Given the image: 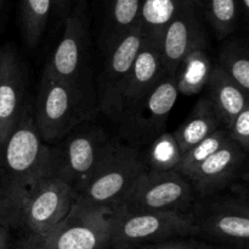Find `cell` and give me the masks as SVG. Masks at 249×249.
<instances>
[{"instance_id":"35","label":"cell","mask_w":249,"mask_h":249,"mask_svg":"<svg viewBox=\"0 0 249 249\" xmlns=\"http://www.w3.org/2000/svg\"><path fill=\"white\" fill-rule=\"evenodd\" d=\"M1 2H2V0H0V6H1Z\"/></svg>"},{"instance_id":"34","label":"cell","mask_w":249,"mask_h":249,"mask_svg":"<svg viewBox=\"0 0 249 249\" xmlns=\"http://www.w3.org/2000/svg\"><path fill=\"white\" fill-rule=\"evenodd\" d=\"M192 1H194V4L198 7V0H192Z\"/></svg>"},{"instance_id":"24","label":"cell","mask_w":249,"mask_h":249,"mask_svg":"<svg viewBox=\"0 0 249 249\" xmlns=\"http://www.w3.org/2000/svg\"><path fill=\"white\" fill-rule=\"evenodd\" d=\"M218 38H226L237 27L241 7L238 0H198Z\"/></svg>"},{"instance_id":"15","label":"cell","mask_w":249,"mask_h":249,"mask_svg":"<svg viewBox=\"0 0 249 249\" xmlns=\"http://www.w3.org/2000/svg\"><path fill=\"white\" fill-rule=\"evenodd\" d=\"M26 76L16 51L0 49V141L6 139L21 119L27 104Z\"/></svg>"},{"instance_id":"7","label":"cell","mask_w":249,"mask_h":249,"mask_svg":"<svg viewBox=\"0 0 249 249\" xmlns=\"http://www.w3.org/2000/svg\"><path fill=\"white\" fill-rule=\"evenodd\" d=\"M195 192L189 180L175 170H145L114 209L125 211H189ZM112 209V210H114Z\"/></svg>"},{"instance_id":"3","label":"cell","mask_w":249,"mask_h":249,"mask_svg":"<svg viewBox=\"0 0 249 249\" xmlns=\"http://www.w3.org/2000/svg\"><path fill=\"white\" fill-rule=\"evenodd\" d=\"M146 170L138 148L117 142L84 185L74 192V202L114 209L134 181Z\"/></svg>"},{"instance_id":"37","label":"cell","mask_w":249,"mask_h":249,"mask_svg":"<svg viewBox=\"0 0 249 249\" xmlns=\"http://www.w3.org/2000/svg\"><path fill=\"white\" fill-rule=\"evenodd\" d=\"M0 146H1V141H0Z\"/></svg>"},{"instance_id":"30","label":"cell","mask_w":249,"mask_h":249,"mask_svg":"<svg viewBox=\"0 0 249 249\" xmlns=\"http://www.w3.org/2000/svg\"><path fill=\"white\" fill-rule=\"evenodd\" d=\"M10 248H11V241H10L9 228L0 224V249Z\"/></svg>"},{"instance_id":"26","label":"cell","mask_w":249,"mask_h":249,"mask_svg":"<svg viewBox=\"0 0 249 249\" xmlns=\"http://www.w3.org/2000/svg\"><path fill=\"white\" fill-rule=\"evenodd\" d=\"M229 139H230V136H229L228 129H215L213 133L207 136L206 138L202 139L201 142L195 144L194 146H191L189 150L182 154L180 163L175 167V171L186 177L197 166H199L204 160H207L212 154L220 149Z\"/></svg>"},{"instance_id":"33","label":"cell","mask_w":249,"mask_h":249,"mask_svg":"<svg viewBox=\"0 0 249 249\" xmlns=\"http://www.w3.org/2000/svg\"><path fill=\"white\" fill-rule=\"evenodd\" d=\"M201 249H223V248H212V247H208V246H202V244H201Z\"/></svg>"},{"instance_id":"6","label":"cell","mask_w":249,"mask_h":249,"mask_svg":"<svg viewBox=\"0 0 249 249\" xmlns=\"http://www.w3.org/2000/svg\"><path fill=\"white\" fill-rule=\"evenodd\" d=\"M73 202V188L51 175L41 180L17 204L4 226L43 236L66 216Z\"/></svg>"},{"instance_id":"4","label":"cell","mask_w":249,"mask_h":249,"mask_svg":"<svg viewBox=\"0 0 249 249\" xmlns=\"http://www.w3.org/2000/svg\"><path fill=\"white\" fill-rule=\"evenodd\" d=\"M60 141V145L51 146L53 175L68 183L73 192L84 185L118 142L91 120L83 122Z\"/></svg>"},{"instance_id":"36","label":"cell","mask_w":249,"mask_h":249,"mask_svg":"<svg viewBox=\"0 0 249 249\" xmlns=\"http://www.w3.org/2000/svg\"><path fill=\"white\" fill-rule=\"evenodd\" d=\"M114 249H117V248H114ZM124 249H131V248H124ZM139 249V248H138Z\"/></svg>"},{"instance_id":"23","label":"cell","mask_w":249,"mask_h":249,"mask_svg":"<svg viewBox=\"0 0 249 249\" xmlns=\"http://www.w3.org/2000/svg\"><path fill=\"white\" fill-rule=\"evenodd\" d=\"M53 0H21V24L24 41L36 48L48 26Z\"/></svg>"},{"instance_id":"32","label":"cell","mask_w":249,"mask_h":249,"mask_svg":"<svg viewBox=\"0 0 249 249\" xmlns=\"http://www.w3.org/2000/svg\"><path fill=\"white\" fill-rule=\"evenodd\" d=\"M238 4H240L241 12H243V14H245V16H248L249 0H238Z\"/></svg>"},{"instance_id":"22","label":"cell","mask_w":249,"mask_h":249,"mask_svg":"<svg viewBox=\"0 0 249 249\" xmlns=\"http://www.w3.org/2000/svg\"><path fill=\"white\" fill-rule=\"evenodd\" d=\"M219 68L249 93V51L242 39L228 41L219 53Z\"/></svg>"},{"instance_id":"20","label":"cell","mask_w":249,"mask_h":249,"mask_svg":"<svg viewBox=\"0 0 249 249\" xmlns=\"http://www.w3.org/2000/svg\"><path fill=\"white\" fill-rule=\"evenodd\" d=\"M141 0H109L102 32V45L107 51L139 24Z\"/></svg>"},{"instance_id":"9","label":"cell","mask_w":249,"mask_h":249,"mask_svg":"<svg viewBox=\"0 0 249 249\" xmlns=\"http://www.w3.org/2000/svg\"><path fill=\"white\" fill-rule=\"evenodd\" d=\"M41 237L49 249H105L111 244V209L73 202L66 216Z\"/></svg>"},{"instance_id":"18","label":"cell","mask_w":249,"mask_h":249,"mask_svg":"<svg viewBox=\"0 0 249 249\" xmlns=\"http://www.w3.org/2000/svg\"><path fill=\"white\" fill-rule=\"evenodd\" d=\"M192 0H141L139 28L143 41L160 48V41L169 22Z\"/></svg>"},{"instance_id":"14","label":"cell","mask_w":249,"mask_h":249,"mask_svg":"<svg viewBox=\"0 0 249 249\" xmlns=\"http://www.w3.org/2000/svg\"><path fill=\"white\" fill-rule=\"evenodd\" d=\"M247 153L229 139L220 149L186 176L195 194L212 197L237 177L245 165Z\"/></svg>"},{"instance_id":"5","label":"cell","mask_w":249,"mask_h":249,"mask_svg":"<svg viewBox=\"0 0 249 249\" xmlns=\"http://www.w3.org/2000/svg\"><path fill=\"white\" fill-rule=\"evenodd\" d=\"M197 233L192 211H125L111 210V246L131 248L174 237Z\"/></svg>"},{"instance_id":"12","label":"cell","mask_w":249,"mask_h":249,"mask_svg":"<svg viewBox=\"0 0 249 249\" xmlns=\"http://www.w3.org/2000/svg\"><path fill=\"white\" fill-rule=\"evenodd\" d=\"M89 29L82 2L66 16L62 36L45 66V72L60 80L82 81L88 59Z\"/></svg>"},{"instance_id":"28","label":"cell","mask_w":249,"mask_h":249,"mask_svg":"<svg viewBox=\"0 0 249 249\" xmlns=\"http://www.w3.org/2000/svg\"><path fill=\"white\" fill-rule=\"evenodd\" d=\"M139 249H201V244L190 241H165L150 243Z\"/></svg>"},{"instance_id":"1","label":"cell","mask_w":249,"mask_h":249,"mask_svg":"<svg viewBox=\"0 0 249 249\" xmlns=\"http://www.w3.org/2000/svg\"><path fill=\"white\" fill-rule=\"evenodd\" d=\"M53 175V154L39 134L27 105L0 146V224L44 178ZM55 176V175H53Z\"/></svg>"},{"instance_id":"25","label":"cell","mask_w":249,"mask_h":249,"mask_svg":"<svg viewBox=\"0 0 249 249\" xmlns=\"http://www.w3.org/2000/svg\"><path fill=\"white\" fill-rule=\"evenodd\" d=\"M180 159L181 151L174 134L165 131L148 144L146 154L143 155L146 170L152 171L175 170Z\"/></svg>"},{"instance_id":"2","label":"cell","mask_w":249,"mask_h":249,"mask_svg":"<svg viewBox=\"0 0 249 249\" xmlns=\"http://www.w3.org/2000/svg\"><path fill=\"white\" fill-rule=\"evenodd\" d=\"M94 103L83 81H65L44 71L33 112L34 124L45 143L60 141L92 119Z\"/></svg>"},{"instance_id":"29","label":"cell","mask_w":249,"mask_h":249,"mask_svg":"<svg viewBox=\"0 0 249 249\" xmlns=\"http://www.w3.org/2000/svg\"><path fill=\"white\" fill-rule=\"evenodd\" d=\"M10 249H49L44 243L43 237L34 233H26V236L16 242V244L11 246Z\"/></svg>"},{"instance_id":"17","label":"cell","mask_w":249,"mask_h":249,"mask_svg":"<svg viewBox=\"0 0 249 249\" xmlns=\"http://www.w3.org/2000/svg\"><path fill=\"white\" fill-rule=\"evenodd\" d=\"M206 88L208 89L207 98L224 128H228L236 115L249 106L248 92L233 82L218 66L213 67Z\"/></svg>"},{"instance_id":"27","label":"cell","mask_w":249,"mask_h":249,"mask_svg":"<svg viewBox=\"0 0 249 249\" xmlns=\"http://www.w3.org/2000/svg\"><path fill=\"white\" fill-rule=\"evenodd\" d=\"M230 139L240 145L246 153L249 150V106L245 107L231 121L228 128Z\"/></svg>"},{"instance_id":"8","label":"cell","mask_w":249,"mask_h":249,"mask_svg":"<svg viewBox=\"0 0 249 249\" xmlns=\"http://www.w3.org/2000/svg\"><path fill=\"white\" fill-rule=\"evenodd\" d=\"M175 75H165L150 92L119 116V133L129 145L150 144L165 129L178 99Z\"/></svg>"},{"instance_id":"11","label":"cell","mask_w":249,"mask_h":249,"mask_svg":"<svg viewBox=\"0 0 249 249\" xmlns=\"http://www.w3.org/2000/svg\"><path fill=\"white\" fill-rule=\"evenodd\" d=\"M143 43L139 24L107 51L106 62L99 78L97 104L106 116L118 121L126 80L135 56Z\"/></svg>"},{"instance_id":"31","label":"cell","mask_w":249,"mask_h":249,"mask_svg":"<svg viewBox=\"0 0 249 249\" xmlns=\"http://www.w3.org/2000/svg\"><path fill=\"white\" fill-rule=\"evenodd\" d=\"M72 2L73 0H53V7H56L57 11L62 14V12L67 11Z\"/></svg>"},{"instance_id":"13","label":"cell","mask_w":249,"mask_h":249,"mask_svg":"<svg viewBox=\"0 0 249 249\" xmlns=\"http://www.w3.org/2000/svg\"><path fill=\"white\" fill-rule=\"evenodd\" d=\"M207 33L197 15V6L194 2L187 4L163 32L160 41L167 75H175L180 62L195 49L207 48Z\"/></svg>"},{"instance_id":"10","label":"cell","mask_w":249,"mask_h":249,"mask_svg":"<svg viewBox=\"0 0 249 249\" xmlns=\"http://www.w3.org/2000/svg\"><path fill=\"white\" fill-rule=\"evenodd\" d=\"M197 233L247 249L249 205L247 197H221L199 205L194 212Z\"/></svg>"},{"instance_id":"16","label":"cell","mask_w":249,"mask_h":249,"mask_svg":"<svg viewBox=\"0 0 249 249\" xmlns=\"http://www.w3.org/2000/svg\"><path fill=\"white\" fill-rule=\"evenodd\" d=\"M165 75L160 48L143 41L126 80L122 99V112L147 94Z\"/></svg>"},{"instance_id":"21","label":"cell","mask_w":249,"mask_h":249,"mask_svg":"<svg viewBox=\"0 0 249 249\" xmlns=\"http://www.w3.org/2000/svg\"><path fill=\"white\" fill-rule=\"evenodd\" d=\"M213 67L206 49H195L187 54L175 72L178 93L185 97L201 93L208 83Z\"/></svg>"},{"instance_id":"19","label":"cell","mask_w":249,"mask_h":249,"mask_svg":"<svg viewBox=\"0 0 249 249\" xmlns=\"http://www.w3.org/2000/svg\"><path fill=\"white\" fill-rule=\"evenodd\" d=\"M219 121L208 98L203 97L195 104L189 116L173 132L178 142L181 155L191 146L201 142L215 129L219 128Z\"/></svg>"}]
</instances>
